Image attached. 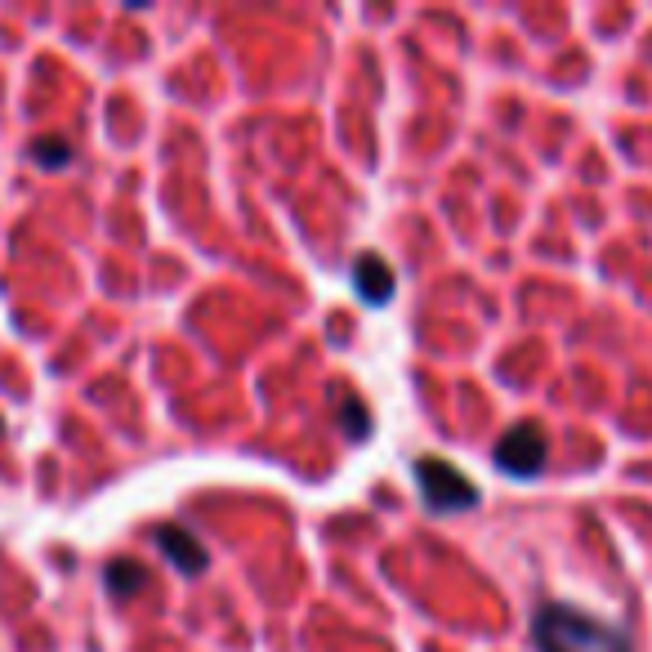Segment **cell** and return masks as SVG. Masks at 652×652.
Wrapping results in <instances>:
<instances>
[{
	"mask_svg": "<svg viewBox=\"0 0 652 652\" xmlns=\"http://www.w3.org/2000/svg\"><path fill=\"white\" fill-rule=\"evenodd\" d=\"M157 550L166 554L170 563H179V572H188V577H197V572L206 568V550H201L184 527H157Z\"/></svg>",
	"mask_w": 652,
	"mask_h": 652,
	"instance_id": "5b68a950",
	"label": "cell"
},
{
	"mask_svg": "<svg viewBox=\"0 0 652 652\" xmlns=\"http://www.w3.org/2000/svg\"><path fill=\"white\" fill-rule=\"evenodd\" d=\"M32 152H36V161H41V166H67V161H72V148H67L63 139H41Z\"/></svg>",
	"mask_w": 652,
	"mask_h": 652,
	"instance_id": "ba28073f",
	"label": "cell"
},
{
	"mask_svg": "<svg viewBox=\"0 0 652 652\" xmlns=\"http://www.w3.org/2000/svg\"><path fill=\"white\" fill-rule=\"evenodd\" d=\"M340 425H344V434H353V438H367V429H371V411L362 407L358 398H353V402H344V407H340Z\"/></svg>",
	"mask_w": 652,
	"mask_h": 652,
	"instance_id": "52a82bcc",
	"label": "cell"
},
{
	"mask_svg": "<svg viewBox=\"0 0 652 652\" xmlns=\"http://www.w3.org/2000/svg\"><path fill=\"white\" fill-rule=\"evenodd\" d=\"M353 286L367 304H389L393 300V268L380 260V255H362L353 264Z\"/></svg>",
	"mask_w": 652,
	"mask_h": 652,
	"instance_id": "277c9868",
	"label": "cell"
},
{
	"mask_svg": "<svg viewBox=\"0 0 652 652\" xmlns=\"http://www.w3.org/2000/svg\"><path fill=\"white\" fill-rule=\"evenodd\" d=\"M416 483H420V496L434 514H452V510H469L478 501V487L469 483L460 469H452L447 460L438 456H425L416 460Z\"/></svg>",
	"mask_w": 652,
	"mask_h": 652,
	"instance_id": "7a4b0ae2",
	"label": "cell"
},
{
	"mask_svg": "<svg viewBox=\"0 0 652 652\" xmlns=\"http://www.w3.org/2000/svg\"><path fill=\"white\" fill-rule=\"evenodd\" d=\"M143 586H148V568H143V563L117 559L108 568V590L112 594H134V590H143Z\"/></svg>",
	"mask_w": 652,
	"mask_h": 652,
	"instance_id": "8992f818",
	"label": "cell"
},
{
	"mask_svg": "<svg viewBox=\"0 0 652 652\" xmlns=\"http://www.w3.org/2000/svg\"><path fill=\"white\" fill-rule=\"evenodd\" d=\"M545 452H550V447H545L541 429L519 425L496 443V465H501V474H510V478H536L545 465Z\"/></svg>",
	"mask_w": 652,
	"mask_h": 652,
	"instance_id": "3957f363",
	"label": "cell"
},
{
	"mask_svg": "<svg viewBox=\"0 0 652 652\" xmlns=\"http://www.w3.org/2000/svg\"><path fill=\"white\" fill-rule=\"evenodd\" d=\"M536 652H630V639L617 626L572 608V603H545L532 617Z\"/></svg>",
	"mask_w": 652,
	"mask_h": 652,
	"instance_id": "6da1fadb",
	"label": "cell"
}]
</instances>
